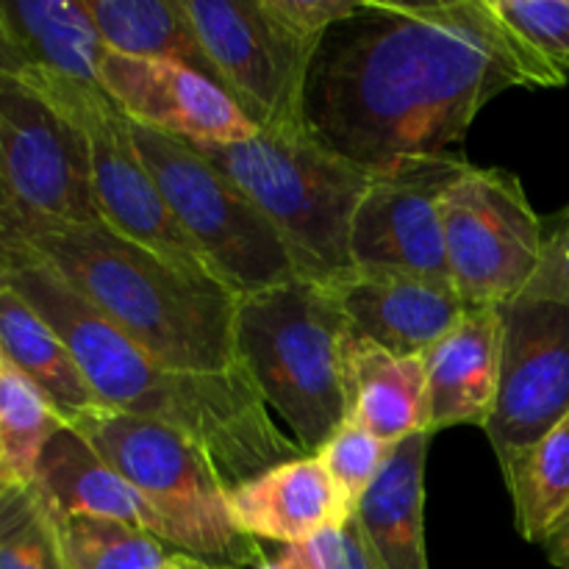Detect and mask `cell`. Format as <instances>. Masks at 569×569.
I'll list each match as a JSON object with an SVG mask.
<instances>
[{
    "instance_id": "6da1fadb",
    "label": "cell",
    "mask_w": 569,
    "mask_h": 569,
    "mask_svg": "<svg viewBox=\"0 0 569 569\" xmlns=\"http://www.w3.org/2000/svg\"><path fill=\"white\" fill-rule=\"evenodd\" d=\"M567 78L492 0H359L317 48L303 114L322 144L372 170L400 156L453 153L489 100Z\"/></svg>"
},
{
    "instance_id": "7a4b0ae2",
    "label": "cell",
    "mask_w": 569,
    "mask_h": 569,
    "mask_svg": "<svg viewBox=\"0 0 569 569\" xmlns=\"http://www.w3.org/2000/svg\"><path fill=\"white\" fill-rule=\"evenodd\" d=\"M0 283L20 292L59 333L103 409L189 437L209 453L228 489L306 456L272 420L242 367L220 376L164 367L39 261H17Z\"/></svg>"
},
{
    "instance_id": "3957f363",
    "label": "cell",
    "mask_w": 569,
    "mask_h": 569,
    "mask_svg": "<svg viewBox=\"0 0 569 569\" xmlns=\"http://www.w3.org/2000/svg\"><path fill=\"white\" fill-rule=\"evenodd\" d=\"M53 270L133 345L183 372L239 370L233 348L237 295L170 264L109 226H56L22 239L11 256ZM0 272V276H3Z\"/></svg>"
},
{
    "instance_id": "277c9868",
    "label": "cell",
    "mask_w": 569,
    "mask_h": 569,
    "mask_svg": "<svg viewBox=\"0 0 569 569\" xmlns=\"http://www.w3.org/2000/svg\"><path fill=\"white\" fill-rule=\"evenodd\" d=\"M192 144L272 222L300 281L333 289L353 276L350 237L370 167L333 153L311 131Z\"/></svg>"
},
{
    "instance_id": "5b68a950",
    "label": "cell",
    "mask_w": 569,
    "mask_h": 569,
    "mask_svg": "<svg viewBox=\"0 0 569 569\" xmlns=\"http://www.w3.org/2000/svg\"><path fill=\"white\" fill-rule=\"evenodd\" d=\"M348 328L337 295L300 278L237 298L239 367L306 456H315L348 420L342 381Z\"/></svg>"
},
{
    "instance_id": "8992f818",
    "label": "cell",
    "mask_w": 569,
    "mask_h": 569,
    "mask_svg": "<svg viewBox=\"0 0 569 569\" xmlns=\"http://www.w3.org/2000/svg\"><path fill=\"white\" fill-rule=\"evenodd\" d=\"M70 428L148 500L172 550L214 569H248L264 559L259 542L233 526L228 483L192 439L111 409L89 411Z\"/></svg>"
},
{
    "instance_id": "52a82bcc",
    "label": "cell",
    "mask_w": 569,
    "mask_h": 569,
    "mask_svg": "<svg viewBox=\"0 0 569 569\" xmlns=\"http://www.w3.org/2000/svg\"><path fill=\"white\" fill-rule=\"evenodd\" d=\"M133 126V142L167 209L206 270L237 298L298 281L292 256L259 206L192 142Z\"/></svg>"
},
{
    "instance_id": "ba28073f",
    "label": "cell",
    "mask_w": 569,
    "mask_h": 569,
    "mask_svg": "<svg viewBox=\"0 0 569 569\" xmlns=\"http://www.w3.org/2000/svg\"><path fill=\"white\" fill-rule=\"evenodd\" d=\"M106 226L81 131L28 78L0 76V272L22 239Z\"/></svg>"
},
{
    "instance_id": "9c48e42d",
    "label": "cell",
    "mask_w": 569,
    "mask_h": 569,
    "mask_svg": "<svg viewBox=\"0 0 569 569\" xmlns=\"http://www.w3.org/2000/svg\"><path fill=\"white\" fill-rule=\"evenodd\" d=\"M22 78H28L81 131L94 200L106 226L144 244L189 276L211 278L198 248L170 214L153 176L144 167L126 111L98 83L70 81L39 70H26Z\"/></svg>"
},
{
    "instance_id": "30bf717a",
    "label": "cell",
    "mask_w": 569,
    "mask_h": 569,
    "mask_svg": "<svg viewBox=\"0 0 569 569\" xmlns=\"http://www.w3.org/2000/svg\"><path fill=\"white\" fill-rule=\"evenodd\" d=\"M450 283L467 306L520 298L542 264L545 220L522 181L500 167H476L442 194Z\"/></svg>"
},
{
    "instance_id": "8fae6325",
    "label": "cell",
    "mask_w": 569,
    "mask_h": 569,
    "mask_svg": "<svg viewBox=\"0 0 569 569\" xmlns=\"http://www.w3.org/2000/svg\"><path fill=\"white\" fill-rule=\"evenodd\" d=\"M217 87L259 131H309L306 81L320 44L295 37L261 0H181Z\"/></svg>"
},
{
    "instance_id": "7c38bea8",
    "label": "cell",
    "mask_w": 569,
    "mask_h": 569,
    "mask_svg": "<svg viewBox=\"0 0 569 569\" xmlns=\"http://www.w3.org/2000/svg\"><path fill=\"white\" fill-rule=\"evenodd\" d=\"M470 167L472 161L459 150L437 156H400L372 167L350 237L356 270L387 267L450 283L442 194Z\"/></svg>"
},
{
    "instance_id": "4fadbf2b",
    "label": "cell",
    "mask_w": 569,
    "mask_h": 569,
    "mask_svg": "<svg viewBox=\"0 0 569 569\" xmlns=\"http://www.w3.org/2000/svg\"><path fill=\"white\" fill-rule=\"evenodd\" d=\"M503 361L487 431L500 465L531 448L569 411V306L520 295L500 306Z\"/></svg>"
},
{
    "instance_id": "5bb4252c",
    "label": "cell",
    "mask_w": 569,
    "mask_h": 569,
    "mask_svg": "<svg viewBox=\"0 0 569 569\" xmlns=\"http://www.w3.org/2000/svg\"><path fill=\"white\" fill-rule=\"evenodd\" d=\"M98 87L131 122L187 142H239L259 131L211 78L178 61L106 50Z\"/></svg>"
},
{
    "instance_id": "9a60e30c",
    "label": "cell",
    "mask_w": 569,
    "mask_h": 569,
    "mask_svg": "<svg viewBox=\"0 0 569 569\" xmlns=\"http://www.w3.org/2000/svg\"><path fill=\"white\" fill-rule=\"evenodd\" d=\"M350 328L395 356H422L470 306L450 283L403 270H353L331 289Z\"/></svg>"
},
{
    "instance_id": "2e32d148",
    "label": "cell",
    "mask_w": 569,
    "mask_h": 569,
    "mask_svg": "<svg viewBox=\"0 0 569 569\" xmlns=\"http://www.w3.org/2000/svg\"><path fill=\"white\" fill-rule=\"evenodd\" d=\"M231 520L244 537L281 548L303 545L353 520L348 500L317 456L281 461L228 489Z\"/></svg>"
},
{
    "instance_id": "e0dca14e",
    "label": "cell",
    "mask_w": 569,
    "mask_h": 569,
    "mask_svg": "<svg viewBox=\"0 0 569 569\" xmlns=\"http://www.w3.org/2000/svg\"><path fill=\"white\" fill-rule=\"evenodd\" d=\"M503 315L500 306H470L461 320L422 353L431 403V433L487 426L500 387Z\"/></svg>"
},
{
    "instance_id": "ac0fdd59",
    "label": "cell",
    "mask_w": 569,
    "mask_h": 569,
    "mask_svg": "<svg viewBox=\"0 0 569 569\" xmlns=\"http://www.w3.org/2000/svg\"><path fill=\"white\" fill-rule=\"evenodd\" d=\"M33 489L53 517H103L128 522L167 545L161 517L76 428H59L44 445L33 472Z\"/></svg>"
},
{
    "instance_id": "d6986e66",
    "label": "cell",
    "mask_w": 569,
    "mask_h": 569,
    "mask_svg": "<svg viewBox=\"0 0 569 569\" xmlns=\"http://www.w3.org/2000/svg\"><path fill=\"white\" fill-rule=\"evenodd\" d=\"M348 420L389 445L431 431L428 376L422 356H395L348 328L342 339Z\"/></svg>"
},
{
    "instance_id": "ffe728a7",
    "label": "cell",
    "mask_w": 569,
    "mask_h": 569,
    "mask_svg": "<svg viewBox=\"0 0 569 569\" xmlns=\"http://www.w3.org/2000/svg\"><path fill=\"white\" fill-rule=\"evenodd\" d=\"M431 431L403 439L356 506V526L383 569H431L426 550V461Z\"/></svg>"
},
{
    "instance_id": "44dd1931",
    "label": "cell",
    "mask_w": 569,
    "mask_h": 569,
    "mask_svg": "<svg viewBox=\"0 0 569 569\" xmlns=\"http://www.w3.org/2000/svg\"><path fill=\"white\" fill-rule=\"evenodd\" d=\"M0 359L20 370L67 426L103 409L59 333L6 283H0Z\"/></svg>"
},
{
    "instance_id": "7402d4cb",
    "label": "cell",
    "mask_w": 569,
    "mask_h": 569,
    "mask_svg": "<svg viewBox=\"0 0 569 569\" xmlns=\"http://www.w3.org/2000/svg\"><path fill=\"white\" fill-rule=\"evenodd\" d=\"M0 22L28 70L98 83L106 44L83 0H0Z\"/></svg>"
},
{
    "instance_id": "603a6c76",
    "label": "cell",
    "mask_w": 569,
    "mask_h": 569,
    "mask_svg": "<svg viewBox=\"0 0 569 569\" xmlns=\"http://www.w3.org/2000/svg\"><path fill=\"white\" fill-rule=\"evenodd\" d=\"M106 50L133 59H167L217 83L181 0H83Z\"/></svg>"
},
{
    "instance_id": "cb8c5ba5",
    "label": "cell",
    "mask_w": 569,
    "mask_h": 569,
    "mask_svg": "<svg viewBox=\"0 0 569 569\" xmlns=\"http://www.w3.org/2000/svg\"><path fill=\"white\" fill-rule=\"evenodd\" d=\"M515 503V526L526 542L542 545L545 533L569 500V411L531 448L500 465Z\"/></svg>"
},
{
    "instance_id": "d4e9b609",
    "label": "cell",
    "mask_w": 569,
    "mask_h": 569,
    "mask_svg": "<svg viewBox=\"0 0 569 569\" xmlns=\"http://www.w3.org/2000/svg\"><path fill=\"white\" fill-rule=\"evenodd\" d=\"M67 422L50 400L0 359V470L20 483H33L39 456Z\"/></svg>"
},
{
    "instance_id": "484cf974",
    "label": "cell",
    "mask_w": 569,
    "mask_h": 569,
    "mask_svg": "<svg viewBox=\"0 0 569 569\" xmlns=\"http://www.w3.org/2000/svg\"><path fill=\"white\" fill-rule=\"evenodd\" d=\"M53 515V511H50ZM67 569H164L176 550L153 533L103 517H53Z\"/></svg>"
},
{
    "instance_id": "4316f807",
    "label": "cell",
    "mask_w": 569,
    "mask_h": 569,
    "mask_svg": "<svg viewBox=\"0 0 569 569\" xmlns=\"http://www.w3.org/2000/svg\"><path fill=\"white\" fill-rule=\"evenodd\" d=\"M0 569H67L56 520L33 483L0 470Z\"/></svg>"
},
{
    "instance_id": "83f0119b",
    "label": "cell",
    "mask_w": 569,
    "mask_h": 569,
    "mask_svg": "<svg viewBox=\"0 0 569 569\" xmlns=\"http://www.w3.org/2000/svg\"><path fill=\"white\" fill-rule=\"evenodd\" d=\"M395 448L398 445L383 442V439L372 437L370 431L356 426L353 420H345L315 456L326 467L328 476L333 478L339 492L348 500L350 511L356 515V506L361 503L372 481L381 476Z\"/></svg>"
},
{
    "instance_id": "f1b7e54d",
    "label": "cell",
    "mask_w": 569,
    "mask_h": 569,
    "mask_svg": "<svg viewBox=\"0 0 569 569\" xmlns=\"http://www.w3.org/2000/svg\"><path fill=\"white\" fill-rule=\"evenodd\" d=\"M492 9L545 59L569 70V0H492Z\"/></svg>"
},
{
    "instance_id": "f546056e",
    "label": "cell",
    "mask_w": 569,
    "mask_h": 569,
    "mask_svg": "<svg viewBox=\"0 0 569 569\" xmlns=\"http://www.w3.org/2000/svg\"><path fill=\"white\" fill-rule=\"evenodd\" d=\"M276 559L289 569H383L356 520L337 531L320 533L311 542L281 548Z\"/></svg>"
},
{
    "instance_id": "4dcf8cb0",
    "label": "cell",
    "mask_w": 569,
    "mask_h": 569,
    "mask_svg": "<svg viewBox=\"0 0 569 569\" xmlns=\"http://www.w3.org/2000/svg\"><path fill=\"white\" fill-rule=\"evenodd\" d=\"M261 3L295 37L320 44L328 28L353 14L359 0H261Z\"/></svg>"
},
{
    "instance_id": "1f68e13d",
    "label": "cell",
    "mask_w": 569,
    "mask_h": 569,
    "mask_svg": "<svg viewBox=\"0 0 569 569\" xmlns=\"http://www.w3.org/2000/svg\"><path fill=\"white\" fill-rule=\"evenodd\" d=\"M545 226L542 264L522 295L569 306V206Z\"/></svg>"
},
{
    "instance_id": "d6a6232c",
    "label": "cell",
    "mask_w": 569,
    "mask_h": 569,
    "mask_svg": "<svg viewBox=\"0 0 569 569\" xmlns=\"http://www.w3.org/2000/svg\"><path fill=\"white\" fill-rule=\"evenodd\" d=\"M542 548L556 567H569V500L561 515L553 520V526L548 528V533H545Z\"/></svg>"
},
{
    "instance_id": "836d02e7",
    "label": "cell",
    "mask_w": 569,
    "mask_h": 569,
    "mask_svg": "<svg viewBox=\"0 0 569 569\" xmlns=\"http://www.w3.org/2000/svg\"><path fill=\"white\" fill-rule=\"evenodd\" d=\"M26 70V59H22L17 44L11 42V37L6 33L3 22H0V76H3V72H9V76H22Z\"/></svg>"
},
{
    "instance_id": "e575fe53",
    "label": "cell",
    "mask_w": 569,
    "mask_h": 569,
    "mask_svg": "<svg viewBox=\"0 0 569 569\" xmlns=\"http://www.w3.org/2000/svg\"><path fill=\"white\" fill-rule=\"evenodd\" d=\"M164 569H214L211 565H206V561H200V559H192V556H187V553H172L170 556V561H167L164 565Z\"/></svg>"
},
{
    "instance_id": "d590c367",
    "label": "cell",
    "mask_w": 569,
    "mask_h": 569,
    "mask_svg": "<svg viewBox=\"0 0 569 569\" xmlns=\"http://www.w3.org/2000/svg\"><path fill=\"white\" fill-rule=\"evenodd\" d=\"M248 569H289V567L281 565V561H278V559H261L259 565H253V567H248Z\"/></svg>"
}]
</instances>
